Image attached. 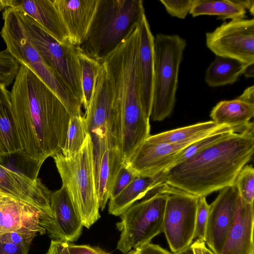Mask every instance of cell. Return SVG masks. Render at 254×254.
Here are the masks:
<instances>
[{
  "mask_svg": "<svg viewBox=\"0 0 254 254\" xmlns=\"http://www.w3.org/2000/svg\"><path fill=\"white\" fill-rule=\"evenodd\" d=\"M10 97L23 151L40 169L47 158L62 152L70 116L56 94L23 65H20Z\"/></svg>",
  "mask_w": 254,
  "mask_h": 254,
  "instance_id": "1",
  "label": "cell"
},
{
  "mask_svg": "<svg viewBox=\"0 0 254 254\" xmlns=\"http://www.w3.org/2000/svg\"><path fill=\"white\" fill-rule=\"evenodd\" d=\"M254 152V125L220 140L163 172L164 183L197 197L234 185Z\"/></svg>",
  "mask_w": 254,
  "mask_h": 254,
  "instance_id": "2",
  "label": "cell"
},
{
  "mask_svg": "<svg viewBox=\"0 0 254 254\" xmlns=\"http://www.w3.org/2000/svg\"><path fill=\"white\" fill-rule=\"evenodd\" d=\"M139 46L137 25L100 62L111 85L113 109L120 124V149L126 162L150 135V118L140 98Z\"/></svg>",
  "mask_w": 254,
  "mask_h": 254,
  "instance_id": "3",
  "label": "cell"
},
{
  "mask_svg": "<svg viewBox=\"0 0 254 254\" xmlns=\"http://www.w3.org/2000/svg\"><path fill=\"white\" fill-rule=\"evenodd\" d=\"M144 15L142 0H99L80 49L101 62L139 25Z\"/></svg>",
  "mask_w": 254,
  "mask_h": 254,
  "instance_id": "4",
  "label": "cell"
},
{
  "mask_svg": "<svg viewBox=\"0 0 254 254\" xmlns=\"http://www.w3.org/2000/svg\"><path fill=\"white\" fill-rule=\"evenodd\" d=\"M64 187L87 229L100 218L99 204L96 190L93 145L87 133L78 153L66 157L62 153L52 157Z\"/></svg>",
  "mask_w": 254,
  "mask_h": 254,
  "instance_id": "5",
  "label": "cell"
},
{
  "mask_svg": "<svg viewBox=\"0 0 254 254\" xmlns=\"http://www.w3.org/2000/svg\"><path fill=\"white\" fill-rule=\"evenodd\" d=\"M16 9L31 44L68 93L81 106L83 92L78 59L80 48L68 42L59 43L28 15Z\"/></svg>",
  "mask_w": 254,
  "mask_h": 254,
  "instance_id": "6",
  "label": "cell"
},
{
  "mask_svg": "<svg viewBox=\"0 0 254 254\" xmlns=\"http://www.w3.org/2000/svg\"><path fill=\"white\" fill-rule=\"evenodd\" d=\"M187 46L178 35L157 34L154 37V81L150 118L162 121L175 107L179 71Z\"/></svg>",
  "mask_w": 254,
  "mask_h": 254,
  "instance_id": "7",
  "label": "cell"
},
{
  "mask_svg": "<svg viewBox=\"0 0 254 254\" xmlns=\"http://www.w3.org/2000/svg\"><path fill=\"white\" fill-rule=\"evenodd\" d=\"M0 35L6 49L20 65L28 67L60 99L70 117L81 115L80 106L43 61L25 35L17 9L5 8L2 13Z\"/></svg>",
  "mask_w": 254,
  "mask_h": 254,
  "instance_id": "8",
  "label": "cell"
},
{
  "mask_svg": "<svg viewBox=\"0 0 254 254\" xmlns=\"http://www.w3.org/2000/svg\"><path fill=\"white\" fill-rule=\"evenodd\" d=\"M120 215L116 227L121 232L117 249L124 254L150 243L163 232L167 194L163 185Z\"/></svg>",
  "mask_w": 254,
  "mask_h": 254,
  "instance_id": "9",
  "label": "cell"
},
{
  "mask_svg": "<svg viewBox=\"0 0 254 254\" xmlns=\"http://www.w3.org/2000/svg\"><path fill=\"white\" fill-rule=\"evenodd\" d=\"M163 187L167 198L163 232L175 254L190 246L194 240L198 197L166 184Z\"/></svg>",
  "mask_w": 254,
  "mask_h": 254,
  "instance_id": "10",
  "label": "cell"
},
{
  "mask_svg": "<svg viewBox=\"0 0 254 254\" xmlns=\"http://www.w3.org/2000/svg\"><path fill=\"white\" fill-rule=\"evenodd\" d=\"M206 45L216 56L247 65L254 63V19L224 22L213 31L206 33Z\"/></svg>",
  "mask_w": 254,
  "mask_h": 254,
  "instance_id": "11",
  "label": "cell"
},
{
  "mask_svg": "<svg viewBox=\"0 0 254 254\" xmlns=\"http://www.w3.org/2000/svg\"><path fill=\"white\" fill-rule=\"evenodd\" d=\"M90 136L96 190L100 209L103 210L109 199L117 174L125 162L119 147L109 130Z\"/></svg>",
  "mask_w": 254,
  "mask_h": 254,
  "instance_id": "12",
  "label": "cell"
},
{
  "mask_svg": "<svg viewBox=\"0 0 254 254\" xmlns=\"http://www.w3.org/2000/svg\"><path fill=\"white\" fill-rule=\"evenodd\" d=\"M0 191L38 208L43 213L41 225L52 217V192L39 179L32 178L0 164Z\"/></svg>",
  "mask_w": 254,
  "mask_h": 254,
  "instance_id": "13",
  "label": "cell"
},
{
  "mask_svg": "<svg viewBox=\"0 0 254 254\" xmlns=\"http://www.w3.org/2000/svg\"><path fill=\"white\" fill-rule=\"evenodd\" d=\"M239 195L235 185L220 190L209 205L205 243L214 254H221L232 225Z\"/></svg>",
  "mask_w": 254,
  "mask_h": 254,
  "instance_id": "14",
  "label": "cell"
},
{
  "mask_svg": "<svg viewBox=\"0 0 254 254\" xmlns=\"http://www.w3.org/2000/svg\"><path fill=\"white\" fill-rule=\"evenodd\" d=\"M52 218L42 225L52 240L73 242L80 237L83 224L66 189L62 187L51 195Z\"/></svg>",
  "mask_w": 254,
  "mask_h": 254,
  "instance_id": "15",
  "label": "cell"
},
{
  "mask_svg": "<svg viewBox=\"0 0 254 254\" xmlns=\"http://www.w3.org/2000/svg\"><path fill=\"white\" fill-rule=\"evenodd\" d=\"M102 65L89 110L84 117L88 133L108 128L120 148V124L113 109L111 85L106 69Z\"/></svg>",
  "mask_w": 254,
  "mask_h": 254,
  "instance_id": "16",
  "label": "cell"
},
{
  "mask_svg": "<svg viewBox=\"0 0 254 254\" xmlns=\"http://www.w3.org/2000/svg\"><path fill=\"white\" fill-rule=\"evenodd\" d=\"M199 140L164 144L144 141L128 163L138 175L153 176L171 167L188 147Z\"/></svg>",
  "mask_w": 254,
  "mask_h": 254,
  "instance_id": "17",
  "label": "cell"
},
{
  "mask_svg": "<svg viewBox=\"0 0 254 254\" xmlns=\"http://www.w3.org/2000/svg\"><path fill=\"white\" fill-rule=\"evenodd\" d=\"M42 212L34 206L1 193L0 194V233L44 235L41 226Z\"/></svg>",
  "mask_w": 254,
  "mask_h": 254,
  "instance_id": "18",
  "label": "cell"
},
{
  "mask_svg": "<svg viewBox=\"0 0 254 254\" xmlns=\"http://www.w3.org/2000/svg\"><path fill=\"white\" fill-rule=\"evenodd\" d=\"M99 0H53L67 31L68 42L80 47L94 17Z\"/></svg>",
  "mask_w": 254,
  "mask_h": 254,
  "instance_id": "19",
  "label": "cell"
},
{
  "mask_svg": "<svg viewBox=\"0 0 254 254\" xmlns=\"http://www.w3.org/2000/svg\"><path fill=\"white\" fill-rule=\"evenodd\" d=\"M254 204L239 196L235 218L221 254H254Z\"/></svg>",
  "mask_w": 254,
  "mask_h": 254,
  "instance_id": "20",
  "label": "cell"
},
{
  "mask_svg": "<svg viewBox=\"0 0 254 254\" xmlns=\"http://www.w3.org/2000/svg\"><path fill=\"white\" fill-rule=\"evenodd\" d=\"M138 68L140 98L143 109L150 118L154 81V36L144 15L139 25Z\"/></svg>",
  "mask_w": 254,
  "mask_h": 254,
  "instance_id": "21",
  "label": "cell"
},
{
  "mask_svg": "<svg viewBox=\"0 0 254 254\" xmlns=\"http://www.w3.org/2000/svg\"><path fill=\"white\" fill-rule=\"evenodd\" d=\"M8 7L20 9L60 44L68 42L67 31L53 0H7Z\"/></svg>",
  "mask_w": 254,
  "mask_h": 254,
  "instance_id": "22",
  "label": "cell"
},
{
  "mask_svg": "<svg viewBox=\"0 0 254 254\" xmlns=\"http://www.w3.org/2000/svg\"><path fill=\"white\" fill-rule=\"evenodd\" d=\"M164 184L163 172L151 177L137 176L118 195L110 199L109 213L115 216L121 215L137 200Z\"/></svg>",
  "mask_w": 254,
  "mask_h": 254,
  "instance_id": "23",
  "label": "cell"
},
{
  "mask_svg": "<svg viewBox=\"0 0 254 254\" xmlns=\"http://www.w3.org/2000/svg\"><path fill=\"white\" fill-rule=\"evenodd\" d=\"M23 151L13 115L10 91L0 84V158Z\"/></svg>",
  "mask_w": 254,
  "mask_h": 254,
  "instance_id": "24",
  "label": "cell"
},
{
  "mask_svg": "<svg viewBox=\"0 0 254 254\" xmlns=\"http://www.w3.org/2000/svg\"><path fill=\"white\" fill-rule=\"evenodd\" d=\"M247 10L254 15V0H194L189 13L192 17L201 15H216L217 19L225 20L244 18Z\"/></svg>",
  "mask_w": 254,
  "mask_h": 254,
  "instance_id": "25",
  "label": "cell"
},
{
  "mask_svg": "<svg viewBox=\"0 0 254 254\" xmlns=\"http://www.w3.org/2000/svg\"><path fill=\"white\" fill-rule=\"evenodd\" d=\"M254 116V104L239 97L231 100L218 102L212 109L210 116L218 125L245 128L252 125L250 122Z\"/></svg>",
  "mask_w": 254,
  "mask_h": 254,
  "instance_id": "26",
  "label": "cell"
},
{
  "mask_svg": "<svg viewBox=\"0 0 254 254\" xmlns=\"http://www.w3.org/2000/svg\"><path fill=\"white\" fill-rule=\"evenodd\" d=\"M227 125H218L212 121L200 122L150 135L145 141L152 144L173 143L200 139Z\"/></svg>",
  "mask_w": 254,
  "mask_h": 254,
  "instance_id": "27",
  "label": "cell"
},
{
  "mask_svg": "<svg viewBox=\"0 0 254 254\" xmlns=\"http://www.w3.org/2000/svg\"><path fill=\"white\" fill-rule=\"evenodd\" d=\"M247 65L233 59L216 56L206 70L205 81L212 87L233 84Z\"/></svg>",
  "mask_w": 254,
  "mask_h": 254,
  "instance_id": "28",
  "label": "cell"
},
{
  "mask_svg": "<svg viewBox=\"0 0 254 254\" xmlns=\"http://www.w3.org/2000/svg\"><path fill=\"white\" fill-rule=\"evenodd\" d=\"M81 69L83 103L85 113L88 112L94 94L97 78L102 67L101 62L88 56L81 50L78 55Z\"/></svg>",
  "mask_w": 254,
  "mask_h": 254,
  "instance_id": "29",
  "label": "cell"
},
{
  "mask_svg": "<svg viewBox=\"0 0 254 254\" xmlns=\"http://www.w3.org/2000/svg\"><path fill=\"white\" fill-rule=\"evenodd\" d=\"M88 133L84 115L70 117L66 138L62 154L64 157H69L78 153Z\"/></svg>",
  "mask_w": 254,
  "mask_h": 254,
  "instance_id": "30",
  "label": "cell"
},
{
  "mask_svg": "<svg viewBox=\"0 0 254 254\" xmlns=\"http://www.w3.org/2000/svg\"><path fill=\"white\" fill-rule=\"evenodd\" d=\"M36 234L0 233V254H28Z\"/></svg>",
  "mask_w": 254,
  "mask_h": 254,
  "instance_id": "31",
  "label": "cell"
},
{
  "mask_svg": "<svg viewBox=\"0 0 254 254\" xmlns=\"http://www.w3.org/2000/svg\"><path fill=\"white\" fill-rule=\"evenodd\" d=\"M234 185L240 198L249 204H254V169L252 165H245L239 173Z\"/></svg>",
  "mask_w": 254,
  "mask_h": 254,
  "instance_id": "32",
  "label": "cell"
},
{
  "mask_svg": "<svg viewBox=\"0 0 254 254\" xmlns=\"http://www.w3.org/2000/svg\"><path fill=\"white\" fill-rule=\"evenodd\" d=\"M20 64L5 49L0 51V84L7 87L13 83Z\"/></svg>",
  "mask_w": 254,
  "mask_h": 254,
  "instance_id": "33",
  "label": "cell"
},
{
  "mask_svg": "<svg viewBox=\"0 0 254 254\" xmlns=\"http://www.w3.org/2000/svg\"><path fill=\"white\" fill-rule=\"evenodd\" d=\"M209 211V205L205 196L198 197L194 239L205 242V232Z\"/></svg>",
  "mask_w": 254,
  "mask_h": 254,
  "instance_id": "34",
  "label": "cell"
},
{
  "mask_svg": "<svg viewBox=\"0 0 254 254\" xmlns=\"http://www.w3.org/2000/svg\"><path fill=\"white\" fill-rule=\"evenodd\" d=\"M138 175L128 163H124L116 178L110 192L109 199L118 195Z\"/></svg>",
  "mask_w": 254,
  "mask_h": 254,
  "instance_id": "35",
  "label": "cell"
},
{
  "mask_svg": "<svg viewBox=\"0 0 254 254\" xmlns=\"http://www.w3.org/2000/svg\"><path fill=\"white\" fill-rule=\"evenodd\" d=\"M194 1V0H160L170 15L181 19H184L190 12Z\"/></svg>",
  "mask_w": 254,
  "mask_h": 254,
  "instance_id": "36",
  "label": "cell"
},
{
  "mask_svg": "<svg viewBox=\"0 0 254 254\" xmlns=\"http://www.w3.org/2000/svg\"><path fill=\"white\" fill-rule=\"evenodd\" d=\"M68 250L69 254H111L97 247L76 245L71 243H68Z\"/></svg>",
  "mask_w": 254,
  "mask_h": 254,
  "instance_id": "37",
  "label": "cell"
},
{
  "mask_svg": "<svg viewBox=\"0 0 254 254\" xmlns=\"http://www.w3.org/2000/svg\"><path fill=\"white\" fill-rule=\"evenodd\" d=\"M133 250H134L137 254H174L160 246L151 243L143 246L138 249Z\"/></svg>",
  "mask_w": 254,
  "mask_h": 254,
  "instance_id": "38",
  "label": "cell"
},
{
  "mask_svg": "<svg viewBox=\"0 0 254 254\" xmlns=\"http://www.w3.org/2000/svg\"><path fill=\"white\" fill-rule=\"evenodd\" d=\"M46 254H69L68 243L51 240L49 248Z\"/></svg>",
  "mask_w": 254,
  "mask_h": 254,
  "instance_id": "39",
  "label": "cell"
},
{
  "mask_svg": "<svg viewBox=\"0 0 254 254\" xmlns=\"http://www.w3.org/2000/svg\"><path fill=\"white\" fill-rule=\"evenodd\" d=\"M239 97L245 101L254 104V86L252 85L248 87Z\"/></svg>",
  "mask_w": 254,
  "mask_h": 254,
  "instance_id": "40",
  "label": "cell"
},
{
  "mask_svg": "<svg viewBox=\"0 0 254 254\" xmlns=\"http://www.w3.org/2000/svg\"><path fill=\"white\" fill-rule=\"evenodd\" d=\"M204 242L202 240H195L194 242L191 244L194 254H202V246Z\"/></svg>",
  "mask_w": 254,
  "mask_h": 254,
  "instance_id": "41",
  "label": "cell"
},
{
  "mask_svg": "<svg viewBox=\"0 0 254 254\" xmlns=\"http://www.w3.org/2000/svg\"><path fill=\"white\" fill-rule=\"evenodd\" d=\"M243 74L246 77H253L254 76V63L248 65Z\"/></svg>",
  "mask_w": 254,
  "mask_h": 254,
  "instance_id": "42",
  "label": "cell"
},
{
  "mask_svg": "<svg viewBox=\"0 0 254 254\" xmlns=\"http://www.w3.org/2000/svg\"><path fill=\"white\" fill-rule=\"evenodd\" d=\"M174 254H194L191 245Z\"/></svg>",
  "mask_w": 254,
  "mask_h": 254,
  "instance_id": "43",
  "label": "cell"
},
{
  "mask_svg": "<svg viewBox=\"0 0 254 254\" xmlns=\"http://www.w3.org/2000/svg\"><path fill=\"white\" fill-rule=\"evenodd\" d=\"M202 254H214L209 248L206 246V244L204 242L202 246Z\"/></svg>",
  "mask_w": 254,
  "mask_h": 254,
  "instance_id": "44",
  "label": "cell"
},
{
  "mask_svg": "<svg viewBox=\"0 0 254 254\" xmlns=\"http://www.w3.org/2000/svg\"><path fill=\"white\" fill-rule=\"evenodd\" d=\"M7 0H0V11L7 7Z\"/></svg>",
  "mask_w": 254,
  "mask_h": 254,
  "instance_id": "45",
  "label": "cell"
},
{
  "mask_svg": "<svg viewBox=\"0 0 254 254\" xmlns=\"http://www.w3.org/2000/svg\"><path fill=\"white\" fill-rule=\"evenodd\" d=\"M126 254H137V253L135 252L134 250H131L130 252H129Z\"/></svg>",
  "mask_w": 254,
  "mask_h": 254,
  "instance_id": "46",
  "label": "cell"
},
{
  "mask_svg": "<svg viewBox=\"0 0 254 254\" xmlns=\"http://www.w3.org/2000/svg\"><path fill=\"white\" fill-rule=\"evenodd\" d=\"M1 193H2V192H1L0 191V194Z\"/></svg>",
  "mask_w": 254,
  "mask_h": 254,
  "instance_id": "47",
  "label": "cell"
}]
</instances>
